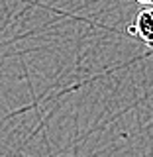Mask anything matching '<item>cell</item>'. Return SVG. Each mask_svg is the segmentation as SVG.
Masks as SVG:
<instances>
[{
  "label": "cell",
  "instance_id": "1",
  "mask_svg": "<svg viewBox=\"0 0 153 157\" xmlns=\"http://www.w3.org/2000/svg\"><path fill=\"white\" fill-rule=\"evenodd\" d=\"M130 33L141 39L147 47H153V6H145L137 12Z\"/></svg>",
  "mask_w": 153,
  "mask_h": 157
},
{
  "label": "cell",
  "instance_id": "2",
  "mask_svg": "<svg viewBox=\"0 0 153 157\" xmlns=\"http://www.w3.org/2000/svg\"><path fill=\"white\" fill-rule=\"evenodd\" d=\"M136 2H140L141 6H153V0H136Z\"/></svg>",
  "mask_w": 153,
  "mask_h": 157
}]
</instances>
